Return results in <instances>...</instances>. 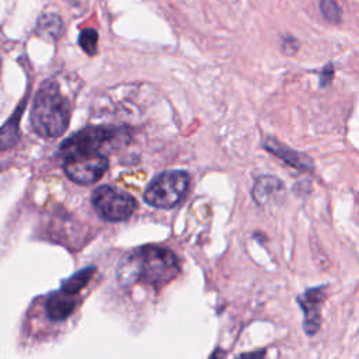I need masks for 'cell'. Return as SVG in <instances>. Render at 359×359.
<instances>
[{"label":"cell","mask_w":359,"mask_h":359,"mask_svg":"<svg viewBox=\"0 0 359 359\" xmlns=\"http://www.w3.org/2000/svg\"><path fill=\"white\" fill-rule=\"evenodd\" d=\"M178 273L180 261L174 251L153 244L128 251L116 266L118 282L125 287L142 282L154 289H160Z\"/></svg>","instance_id":"1"},{"label":"cell","mask_w":359,"mask_h":359,"mask_svg":"<svg viewBox=\"0 0 359 359\" xmlns=\"http://www.w3.org/2000/svg\"><path fill=\"white\" fill-rule=\"evenodd\" d=\"M29 121L34 132L42 137H57L66 132L70 121V105L53 79L43 81L36 91Z\"/></svg>","instance_id":"2"},{"label":"cell","mask_w":359,"mask_h":359,"mask_svg":"<svg viewBox=\"0 0 359 359\" xmlns=\"http://www.w3.org/2000/svg\"><path fill=\"white\" fill-rule=\"evenodd\" d=\"M189 182L191 178L185 171H163L149 182L143 199L156 209H172L187 196Z\"/></svg>","instance_id":"3"},{"label":"cell","mask_w":359,"mask_h":359,"mask_svg":"<svg viewBox=\"0 0 359 359\" xmlns=\"http://www.w3.org/2000/svg\"><path fill=\"white\" fill-rule=\"evenodd\" d=\"M129 139V133L123 128L112 126H87L70 137H67L59 147L60 154L70 151H101L112 150L123 144Z\"/></svg>","instance_id":"4"},{"label":"cell","mask_w":359,"mask_h":359,"mask_svg":"<svg viewBox=\"0 0 359 359\" xmlns=\"http://www.w3.org/2000/svg\"><path fill=\"white\" fill-rule=\"evenodd\" d=\"M63 171L76 184L97 182L108 170V157L101 151H70L62 154Z\"/></svg>","instance_id":"5"},{"label":"cell","mask_w":359,"mask_h":359,"mask_svg":"<svg viewBox=\"0 0 359 359\" xmlns=\"http://www.w3.org/2000/svg\"><path fill=\"white\" fill-rule=\"evenodd\" d=\"M91 203L95 212L107 222H123L137 208V202L130 194L109 185L97 187L91 194Z\"/></svg>","instance_id":"6"},{"label":"cell","mask_w":359,"mask_h":359,"mask_svg":"<svg viewBox=\"0 0 359 359\" xmlns=\"http://www.w3.org/2000/svg\"><path fill=\"white\" fill-rule=\"evenodd\" d=\"M325 286L311 287L297 297V303L304 313L303 328L309 335H313L320 330L321 307L325 299Z\"/></svg>","instance_id":"7"},{"label":"cell","mask_w":359,"mask_h":359,"mask_svg":"<svg viewBox=\"0 0 359 359\" xmlns=\"http://www.w3.org/2000/svg\"><path fill=\"white\" fill-rule=\"evenodd\" d=\"M286 195L283 182L272 175H261L252 187V198L255 203L264 209L279 206Z\"/></svg>","instance_id":"8"},{"label":"cell","mask_w":359,"mask_h":359,"mask_svg":"<svg viewBox=\"0 0 359 359\" xmlns=\"http://www.w3.org/2000/svg\"><path fill=\"white\" fill-rule=\"evenodd\" d=\"M264 147L268 151H271L272 154H275L276 157H279L280 160H283L290 167H294V168L302 170V171H311L313 170V161L309 156H306L303 153H299L293 149H289L286 144L280 143L273 136H266L265 137Z\"/></svg>","instance_id":"9"},{"label":"cell","mask_w":359,"mask_h":359,"mask_svg":"<svg viewBox=\"0 0 359 359\" xmlns=\"http://www.w3.org/2000/svg\"><path fill=\"white\" fill-rule=\"evenodd\" d=\"M77 306L76 296L57 290L52 293L45 302L46 316L53 321H62L67 318Z\"/></svg>","instance_id":"10"},{"label":"cell","mask_w":359,"mask_h":359,"mask_svg":"<svg viewBox=\"0 0 359 359\" xmlns=\"http://www.w3.org/2000/svg\"><path fill=\"white\" fill-rule=\"evenodd\" d=\"M95 272V266H87L79 272H76L74 275H72L69 279H66L62 285V287L59 290H62L63 293L76 296L93 278Z\"/></svg>","instance_id":"11"},{"label":"cell","mask_w":359,"mask_h":359,"mask_svg":"<svg viewBox=\"0 0 359 359\" xmlns=\"http://www.w3.org/2000/svg\"><path fill=\"white\" fill-rule=\"evenodd\" d=\"M24 108V104L15 111V114L10 118V121L0 128V149L11 147V144L17 140V129H18V119L21 116V109Z\"/></svg>","instance_id":"12"},{"label":"cell","mask_w":359,"mask_h":359,"mask_svg":"<svg viewBox=\"0 0 359 359\" xmlns=\"http://www.w3.org/2000/svg\"><path fill=\"white\" fill-rule=\"evenodd\" d=\"M38 29L46 35H50L52 38H56L62 31V20L55 14L42 15L38 20Z\"/></svg>","instance_id":"13"},{"label":"cell","mask_w":359,"mask_h":359,"mask_svg":"<svg viewBox=\"0 0 359 359\" xmlns=\"http://www.w3.org/2000/svg\"><path fill=\"white\" fill-rule=\"evenodd\" d=\"M79 45L87 55H95L98 48V32L94 28H86L79 35Z\"/></svg>","instance_id":"14"},{"label":"cell","mask_w":359,"mask_h":359,"mask_svg":"<svg viewBox=\"0 0 359 359\" xmlns=\"http://www.w3.org/2000/svg\"><path fill=\"white\" fill-rule=\"evenodd\" d=\"M320 11L331 24H338L341 21V7L335 0H320Z\"/></svg>","instance_id":"15"},{"label":"cell","mask_w":359,"mask_h":359,"mask_svg":"<svg viewBox=\"0 0 359 359\" xmlns=\"http://www.w3.org/2000/svg\"><path fill=\"white\" fill-rule=\"evenodd\" d=\"M332 73H334V69H332V65H328L327 67H324L323 70V74H321V86H324L325 83H328L332 77Z\"/></svg>","instance_id":"16"}]
</instances>
